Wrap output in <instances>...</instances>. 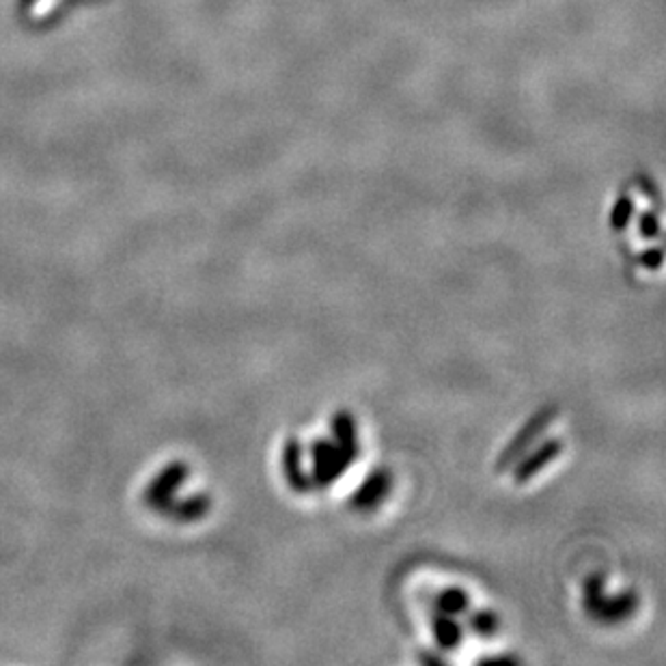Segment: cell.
Returning <instances> with one entry per match:
<instances>
[{
  "label": "cell",
  "mask_w": 666,
  "mask_h": 666,
  "mask_svg": "<svg viewBox=\"0 0 666 666\" xmlns=\"http://www.w3.org/2000/svg\"><path fill=\"white\" fill-rule=\"evenodd\" d=\"M602 576H591L584 584V606L591 615L604 621H621L637 608V595L624 593L615 600H604Z\"/></svg>",
  "instance_id": "obj_1"
},
{
  "label": "cell",
  "mask_w": 666,
  "mask_h": 666,
  "mask_svg": "<svg viewBox=\"0 0 666 666\" xmlns=\"http://www.w3.org/2000/svg\"><path fill=\"white\" fill-rule=\"evenodd\" d=\"M358 457V453L341 446L338 443L318 441L313 444V481L318 485H331L347 466Z\"/></svg>",
  "instance_id": "obj_2"
},
{
  "label": "cell",
  "mask_w": 666,
  "mask_h": 666,
  "mask_svg": "<svg viewBox=\"0 0 666 666\" xmlns=\"http://www.w3.org/2000/svg\"><path fill=\"white\" fill-rule=\"evenodd\" d=\"M96 0H17V15L30 28H44L59 22L70 9Z\"/></svg>",
  "instance_id": "obj_3"
},
{
  "label": "cell",
  "mask_w": 666,
  "mask_h": 666,
  "mask_svg": "<svg viewBox=\"0 0 666 666\" xmlns=\"http://www.w3.org/2000/svg\"><path fill=\"white\" fill-rule=\"evenodd\" d=\"M553 417H555V410H544V412H540L531 423H527V425L522 428V432L511 441V444L505 448V453L501 455L498 470L507 468L514 459H518V457L533 444V441L548 428V423H551Z\"/></svg>",
  "instance_id": "obj_4"
},
{
  "label": "cell",
  "mask_w": 666,
  "mask_h": 666,
  "mask_svg": "<svg viewBox=\"0 0 666 666\" xmlns=\"http://www.w3.org/2000/svg\"><path fill=\"white\" fill-rule=\"evenodd\" d=\"M560 451H563V444L558 441H548V443L542 444L533 455L522 459V464L516 468V481L527 483L529 479H533L542 468H546L555 459Z\"/></svg>",
  "instance_id": "obj_5"
},
{
  "label": "cell",
  "mask_w": 666,
  "mask_h": 666,
  "mask_svg": "<svg viewBox=\"0 0 666 666\" xmlns=\"http://www.w3.org/2000/svg\"><path fill=\"white\" fill-rule=\"evenodd\" d=\"M388 490H391V479L384 472H375L358 488V492L354 494V505L358 509H373L386 498Z\"/></svg>",
  "instance_id": "obj_6"
},
{
  "label": "cell",
  "mask_w": 666,
  "mask_h": 666,
  "mask_svg": "<svg viewBox=\"0 0 666 666\" xmlns=\"http://www.w3.org/2000/svg\"><path fill=\"white\" fill-rule=\"evenodd\" d=\"M283 466H285V474L289 479V483L296 490H307L309 488V477L303 468V448L296 441H289L285 444L283 451Z\"/></svg>",
  "instance_id": "obj_7"
},
{
  "label": "cell",
  "mask_w": 666,
  "mask_h": 666,
  "mask_svg": "<svg viewBox=\"0 0 666 666\" xmlns=\"http://www.w3.org/2000/svg\"><path fill=\"white\" fill-rule=\"evenodd\" d=\"M436 606L443 615H461L468 608V595L461 589H446L436 597Z\"/></svg>",
  "instance_id": "obj_8"
},
{
  "label": "cell",
  "mask_w": 666,
  "mask_h": 666,
  "mask_svg": "<svg viewBox=\"0 0 666 666\" xmlns=\"http://www.w3.org/2000/svg\"><path fill=\"white\" fill-rule=\"evenodd\" d=\"M333 434L336 443L354 453H358V444H356V428L354 421L349 419V415L341 412L333 419Z\"/></svg>",
  "instance_id": "obj_9"
},
{
  "label": "cell",
  "mask_w": 666,
  "mask_h": 666,
  "mask_svg": "<svg viewBox=\"0 0 666 666\" xmlns=\"http://www.w3.org/2000/svg\"><path fill=\"white\" fill-rule=\"evenodd\" d=\"M434 637L443 648H453L461 641V628L451 615H443L434 621Z\"/></svg>",
  "instance_id": "obj_10"
},
{
  "label": "cell",
  "mask_w": 666,
  "mask_h": 666,
  "mask_svg": "<svg viewBox=\"0 0 666 666\" xmlns=\"http://www.w3.org/2000/svg\"><path fill=\"white\" fill-rule=\"evenodd\" d=\"M470 628H472L474 632H479L481 637H490V634L496 632L498 619H496L494 613L481 610V613H474V615L470 617Z\"/></svg>",
  "instance_id": "obj_11"
},
{
  "label": "cell",
  "mask_w": 666,
  "mask_h": 666,
  "mask_svg": "<svg viewBox=\"0 0 666 666\" xmlns=\"http://www.w3.org/2000/svg\"><path fill=\"white\" fill-rule=\"evenodd\" d=\"M632 210H634V206H632L628 199H624V201L619 203V208L613 212V224H615V226H624V224L628 222V219H630Z\"/></svg>",
  "instance_id": "obj_12"
},
{
  "label": "cell",
  "mask_w": 666,
  "mask_h": 666,
  "mask_svg": "<svg viewBox=\"0 0 666 666\" xmlns=\"http://www.w3.org/2000/svg\"><path fill=\"white\" fill-rule=\"evenodd\" d=\"M643 263L650 266V268H658V266L663 263V252H661V248L648 250V252L643 255Z\"/></svg>",
  "instance_id": "obj_13"
},
{
  "label": "cell",
  "mask_w": 666,
  "mask_h": 666,
  "mask_svg": "<svg viewBox=\"0 0 666 666\" xmlns=\"http://www.w3.org/2000/svg\"><path fill=\"white\" fill-rule=\"evenodd\" d=\"M641 229H643V235H645V237H654V235H656V231H658L654 217H643Z\"/></svg>",
  "instance_id": "obj_14"
}]
</instances>
